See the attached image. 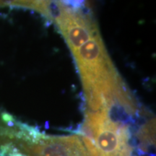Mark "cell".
Instances as JSON below:
<instances>
[{
	"label": "cell",
	"instance_id": "3",
	"mask_svg": "<svg viewBox=\"0 0 156 156\" xmlns=\"http://www.w3.org/2000/svg\"><path fill=\"white\" fill-rule=\"evenodd\" d=\"M54 23L73 53L92 37L100 34L91 10L86 5L75 9L64 5Z\"/></svg>",
	"mask_w": 156,
	"mask_h": 156
},
{
	"label": "cell",
	"instance_id": "1",
	"mask_svg": "<svg viewBox=\"0 0 156 156\" xmlns=\"http://www.w3.org/2000/svg\"><path fill=\"white\" fill-rule=\"evenodd\" d=\"M0 142H9L25 156H91L79 134L46 136L22 122L0 134Z\"/></svg>",
	"mask_w": 156,
	"mask_h": 156
},
{
	"label": "cell",
	"instance_id": "4",
	"mask_svg": "<svg viewBox=\"0 0 156 156\" xmlns=\"http://www.w3.org/2000/svg\"><path fill=\"white\" fill-rule=\"evenodd\" d=\"M18 0H0V7H17Z\"/></svg>",
	"mask_w": 156,
	"mask_h": 156
},
{
	"label": "cell",
	"instance_id": "2",
	"mask_svg": "<svg viewBox=\"0 0 156 156\" xmlns=\"http://www.w3.org/2000/svg\"><path fill=\"white\" fill-rule=\"evenodd\" d=\"M73 56L83 83L105 80L118 73L100 34L92 37L78 48Z\"/></svg>",
	"mask_w": 156,
	"mask_h": 156
}]
</instances>
